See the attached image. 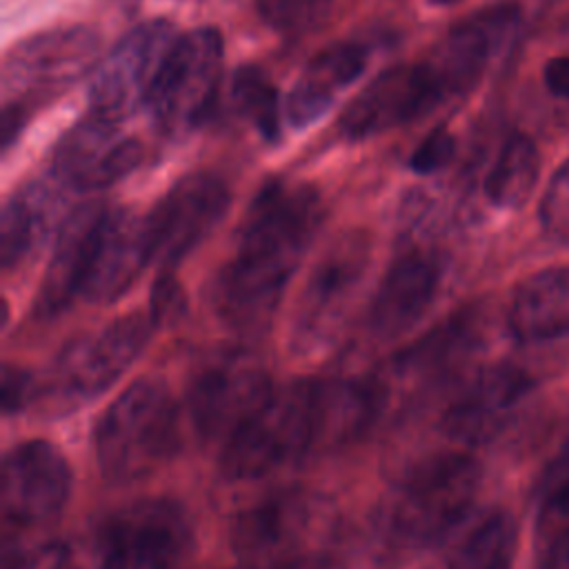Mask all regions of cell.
I'll use <instances>...</instances> for the list:
<instances>
[{
	"mask_svg": "<svg viewBox=\"0 0 569 569\" xmlns=\"http://www.w3.org/2000/svg\"><path fill=\"white\" fill-rule=\"evenodd\" d=\"M536 569H569V516L538 522Z\"/></svg>",
	"mask_w": 569,
	"mask_h": 569,
	"instance_id": "cell-34",
	"label": "cell"
},
{
	"mask_svg": "<svg viewBox=\"0 0 569 569\" xmlns=\"http://www.w3.org/2000/svg\"><path fill=\"white\" fill-rule=\"evenodd\" d=\"M536 380L527 369L498 362L480 369L442 413L445 433L476 447L498 438L533 393Z\"/></svg>",
	"mask_w": 569,
	"mask_h": 569,
	"instance_id": "cell-17",
	"label": "cell"
},
{
	"mask_svg": "<svg viewBox=\"0 0 569 569\" xmlns=\"http://www.w3.org/2000/svg\"><path fill=\"white\" fill-rule=\"evenodd\" d=\"M178 36L173 22L164 18L147 20L122 36L91 71L89 111L122 122L147 107L162 60Z\"/></svg>",
	"mask_w": 569,
	"mask_h": 569,
	"instance_id": "cell-8",
	"label": "cell"
},
{
	"mask_svg": "<svg viewBox=\"0 0 569 569\" xmlns=\"http://www.w3.org/2000/svg\"><path fill=\"white\" fill-rule=\"evenodd\" d=\"M369 264L362 233L338 238L316 262L293 318V347L302 353L325 349L338 336Z\"/></svg>",
	"mask_w": 569,
	"mask_h": 569,
	"instance_id": "cell-9",
	"label": "cell"
},
{
	"mask_svg": "<svg viewBox=\"0 0 569 569\" xmlns=\"http://www.w3.org/2000/svg\"><path fill=\"white\" fill-rule=\"evenodd\" d=\"M273 393L269 373L247 356L209 365L189 389V413L204 440L229 442Z\"/></svg>",
	"mask_w": 569,
	"mask_h": 569,
	"instance_id": "cell-14",
	"label": "cell"
},
{
	"mask_svg": "<svg viewBox=\"0 0 569 569\" xmlns=\"http://www.w3.org/2000/svg\"><path fill=\"white\" fill-rule=\"evenodd\" d=\"M440 284V262L427 251H407L387 269L369 305V329L391 340L411 329L431 307Z\"/></svg>",
	"mask_w": 569,
	"mask_h": 569,
	"instance_id": "cell-21",
	"label": "cell"
},
{
	"mask_svg": "<svg viewBox=\"0 0 569 569\" xmlns=\"http://www.w3.org/2000/svg\"><path fill=\"white\" fill-rule=\"evenodd\" d=\"M545 231L562 244H569V158L558 167L540 202Z\"/></svg>",
	"mask_w": 569,
	"mask_h": 569,
	"instance_id": "cell-31",
	"label": "cell"
},
{
	"mask_svg": "<svg viewBox=\"0 0 569 569\" xmlns=\"http://www.w3.org/2000/svg\"><path fill=\"white\" fill-rule=\"evenodd\" d=\"M102 569H184L193 553V527L184 509L164 498L138 500L100 531Z\"/></svg>",
	"mask_w": 569,
	"mask_h": 569,
	"instance_id": "cell-6",
	"label": "cell"
},
{
	"mask_svg": "<svg viewBox=\"0 0 569 569\" xmlns=\"http://www.w3.org/2000/svg\"><path fill=\"white\" fill-rule=\"evenodd\" d=\"M509 331L525 345L569 338V264L542 269L516 287Z\"/></svg>",
	"mask_w": 569,
	"mask_h": 569,
	"instance_id": "cell-23",
	"label": "cell"
},
{
	"mask_svg": "<svg viewBox=\"0 0 569 569\" xmlns=\"http://www.w3.org/2000/svg\"><path fill=\"white\" fill-rule=\"evenodd\" d=\"M224 62V42L216 27H198L176 38L167 51L147 109L169 136L202 127L213 109Z\"/></svg>",
	"mask_w": 569,
	"mask_h": 569,
	"instance_id": "cell-5",
	"label": "cell"
},
{
	"mask_svg": "<svg viewBox=\"0 0 569 569\" xmlns=\"http://www.w3.org/2000/svg\"><path fill=\"white\" fill-rule=\"evenodd\" d=\"M311 522V502L302 491L273 493L236 518L233 547L247 562L271 567L302 558L296 553Z\"/></svg>",
	"mask_w": 569,
	"mask_h": 569,
	"instance_id": "cell-20",
	"label": "cell"
},
{
	"mask_svg": "<svg viewBox=\"0 0 569 569\" xmlns=\"http://www.w3.org/2000/svg\"><path fill=\"white\" fill-rule=\"evenodd\" d=\"M33 109H29L22 102L16 100H4L2 102V116H0V147L2 151H9L16 140L20 138V133L24 131V127L29 124Z\"/></svg>",
	"mask_w": 569,
	"mask_h": 569,
	"instance_id": "cell-36",
	"label": "cell"
},
{
	"mask_svg": "<svg viewBox=\"0 0 569 569\" xmlns=\"http://www.w3.org/2000/svg\"><path fill=\"white\" fill-rule=\"evenodd\" d=\"M476 345V327L467 318H458L436 329L431 336H425L409 351L398 356L396 371L400 376L433 378L449 373L465 360Z\"/></svg>",
	"mask_w": 569,
	"mask_h": 569,
	"instance_id": "cell-27",
	"label": "cell"
},
{
	"mask_svg": "<svg viewBox=\"0 0 569 569\" xmlns=\"http://www.w3.org/2000/svg\"><path fill=\"white\" fill-rule=\"evenodd\" d=\"M229 98L238 116H242L262 140H280L284 100H280V93L264 69L256 64H240L231 76Z\"/></svg>",
	"mask_w": 569,
	"mask_h": 569,
	"instance_id": "cell-28",
	"label": "cell"
},
{
	"mask_svg": "<svg viewBox=\"0 0 569 569\" xmlns=\"http://www.w3.org/2000/svg\"><path fill=\"white\" fill-rule=\"evenodd\" d=\"M456 156V138L447 127L431 129L411 151L409 169L418 176H431L445 169Z\"/></svg>",
	"mask_w": 569,
	"mask_h": 569,
	"instance_id": "cell-32",
	"label": "cell"
},
{
	"mask_svg": "<svg viewBox=\"0 0 569 569\" xmlns=\"http://www.w3.org/2000/svg\"><path fill=\"white\" fill-rule=\"evenodd\" d=\"M229 200L227 182L213 173L180 178L144 218L151 262L162 271L176 269L218 227Z\"/></svg>",
	"mask_w": 569,
	"mask_h": 569,
	"instance_id": "cell-11",
	"label": "cell"
},
{
	"mask_svg": "<svg viewBox=\"0 0 569 569\" xmlns=\"http://www.w3.org/2000/svg\"><path fill=\"white\" fill-rule=\"evenodd\" d=\"M545 87L558 96V98H569V56H556L545 64L542 71Z\"/></svg>",
	"mask_w": 569,
	"mask_h": 569,
	"instance_id": "cell-37",
	"label": "cell"
},
{
	"mask_svg": "<svg viewBox=\"0 0 569 569\" xmlns=\"http://www.w3.org/2000/svg\"><path fill=\"white\" fill-rule=\"evenodd\" d=\"M31 400H36V380L29 371L2 365V411L4 416L22 411Z\"/></svg>",
	"mask_w": 569,
	"mask_h": 569,
	"instance_id": "cell-35",
	"label": "cell"
},
{
	"mask_svg": "<svg viewBox=\"0 0 569 569\" xmlns=\"http://www.w3.org/2000/svg\"><path fill=\"white\" fill-rule=\"evenodd\" d=\"M71 493V467L47 440H27L9 449L0 471L2 520L13 529L53 520Z\"/></svg>",
	"mask_w": 569,
	"mask_h": 569,
	"instance_id": "cell-13",
	"label": "cell"
},
{
	"mask_svg": "<svg viewBox=\"0 0 569 569\" xmlns=\"http://www.w3.org/2000/svg\"><path fill=\"white\" fill-rule=\"evenodd\" d=\"M433 4H453V2H458V0H431Z\"/></svg>",
	"mask_w": 569,
	"mask_h": 569,
	"instance_id": "cell-39",
	"label": "cell"
},
{
	"mask_svg": "<svg viewBox=\"0 0 569 569\" xmlns=\"http://www.w3.org/2000/svg\"><path fill=\"white\" fill-rule=\"evenodd\" d=\"M184 313H187V296L180 282L171 271H162L151 287V300H149V316L156 329L176 325L178 320H182Z\"/></svg>",
	"mask_w": 569,
	"mask_h": 569,
	"instance_id": "cell-33",
	"label": "cell"
},
{
	"mask_svg": "<svg viewBox=\"0 0 569 569\" xmlns=\"http://www.w3.org/2000/svg\"><path fill=\"white\" fill-rule=\"evenodd\" d=\"M322 445L320 385L298 380L273 391L258 413L224 445L222 473L256 480Z\"/></svg>",
	"mask_w": 569,
	"mask_h": 569,
	"instance_id": "cell-3",
	"label": "cell"
},
{
	"mask_svg": "<svg viewBox=\"0 0 569 569\" xmlns=\"http://www.w3.org/2000/svg\"><path fill=\"white\" fill-rule=\"evenodd\" d=\"M518 525L505 509L487 513L456 547L447 569H513Z\"/></svg>",
	"mask_w": 569,
	"mask_h": 569,
	"instance_id": "cell-26",
	"label": "cell"
},
{
	"mask_svg": "<svg viewBox=\"0 0 569 569\" xmlns=\"http://www.w3.org/2000/svg\"><path fill=\"white\" fill-rule=\"evenodd\" d=\"M262 569H320V565L313 558H296V560H287V562H278L271 567H262Z\"/></svg>",
	"mask_w": 569,
	"mask_h": 569,
	"instance_id": "cell-38",
	"label": "cell"
},
{
	"mask_svg": "<svg viewBox=\"0 0 569 569\" xmlns=\"http://www.w3.org/2000/svg\"><path fill=\"white\" fill-rule=\"evenodd\" d=\"M93 447L109 482H136L160 469L178 447V411L164 382H131L100 416Z\"/></svg>",
	"mask_w": 569,
	"mask_h": 569,
	"instance_id": "cell-2",
	"label": "cell"
},
{
	"mask_svg": "<svg viewBox=\"0 0 569 569\" xmlns=\"http://www.w3.org/2000/svg\"><path fill=\"white\" fill-rule=\"evenodd\" d=\"M447 96L425 60L380 71L340 113L338 129L347 140H367L431 113Z\"/></svg>",
	"mask_w": 569,
	"mask_h": 569,
	"instance_id": "cell-12",
	"label": "cell"
},
{
	"mask_svg": "<svg viewBox=\"0 0 569 569\" xmlns=\"http://www.w3.org/2000/svg\"><path fill=\"white\" fill-rule=\"evenodd\" d=\"M569 516V438L545 467L538 482V522Z\"/></svg>",
	"mask_w": 569,
	"mask_h": 569,
	"instance_id": "cell-30",
	"label": "cell"
},
{
	"mask_svg": "<svg viewBox=\"0 0 569 569\" xmlns=\"http://www.w3.org/2000/svg\"><path fill=\"white\" fill-rule=\"evenodd\" d=\"M264 24L280 33H296L316 27L333 0H253Z\"/></svg>",
	"mask_w": 569,
	"mask_h": 569,
	"instance_id": "cell-29",
	"label": "cell"
},
{
	"mask_svg": "<svg viewBox=\"0 0 569 569\" xmlns=\"http://www.w3.org/2000/svg\"><path fill=\"white\" fill-rule=\"evenodd\" d=\"M367 58V49L358 42H333L318 51L284 96V120L305 129L322 118L338 93L360 78Z\"/></svg>",
	"mask_w": 569,
	"mask_h": 569,
	"instance_id": "cell-22",
	"label": "cell"
},
{
	"mask_svg": "<svg viewBox=\"0 0 569 569\" xmlns=\"http://www.w3.org/2000/svg\"><path fill=\"white\" fill-rule=\"evenodd\" d=\"M100 38L84 24L33 33L18 42L2 64L4 100L29 109L47 102L98 64Z\"/></svg>",
	"mask_w": 569,
	"mask_h": 569,
	"instance_id": "cell-7",
	"label": "cell"
},
{
	"mask_svg": "<svg viewBox=\"0 0 569 569\" xmlns=\"http://www.w3.org/2000/svg\"><path fill=\"white\" fill-rule=\"evenodd\" d=\"M480 480V465L471 456H436L391 491L385 525L405 545H436L471 511Z\"/></svg>",
	"mask_w": 569,
	"mask_h": 569,
	"instance_id": "cell-4",
	"label": "cell"
},
{
	"mask_svg": "<svg viewBox=\"0 0 569 569\" xmlns=\"http://www.w3.org/2000/svg\"><path fill=\"white\" fill-rule=\"evenodd\" d=\"M325 220L322 198L302 182H269L253 198L231 260L213 282L220 320L244 336L269 329L287 282Z\"/></svg>",
	"mask_w": 569,
	"mask_h": 569,
	"instance_id": "cell-1",
	"label": "cell"
},
{
	"mask_svg": "<svg viewBox=\"0 0 569 569\" xmlns=\"http://www.w3.org/2000/svg\"><path fill=\"white\" fill-rule=\"evenodd\" d=\"M56 204V193L42 182H31L4 200L0 216V258L4 269L20 264L42 242Z\"/></svg>",
	"mask_w": 569,
	"mask_h": 569,
	"instance_id": "cell-24",
	"label": "cell"
},
{
	"mask_svg": "<svg viewBox=\"0 0 569 569\" xmlns=\"http://www.w3.org/2000/svg\"><path fill=\"white\" fill-rule=\"evenodd\" d=\"M147 264H151V258L144 236V218L109 207L93 244L82 298L96 305L116 302L131 289Z\"/></svg>",
	"mask_w": 569,
	"mask_h": 569,
	"instance_id": "cell-18",
	"label": "cell"
},
{
	"mask_svg": "<svg viewBox=\"0 0 569 569\" xmlns=\"http://www.w3.org/2000/svg\"><path fill=\"white\" fill-rule=\"evenodd\" d=\"M153 329L149 313L133 311L69 342L51 371L58 398L84 402L100 396L136 362Z\"/></svg>",
	"mask_w": 569,
	"mask_h": 569,
	"instance_id": "cell-10",
	"label": "cell"
},
{
	"mask_svg": "<svg viewBox=\"0 0 569 569\" xmlns=\"http://www.w3.org/2000/svg\"><path fill=\"white\" fill-rule=\"evenodd\" d=\"M540 178V151L525 133H511L485 178V196L498 209H520Z\"/></svg>",
	"mask_w": 569,
	"mask_h": 569,
	"instance_id": "cell-25",
	"label": "cell"
},
{
	"mask_svg": "<svg viewBox=\"0 0 569 569\" xmlns=\"http://www.w3.org/2000/svg\"><path fill=\"white\" fill-rule=\"evenodd\" d=\"M516 4H493L458 22L425 58L447 100L471 91L491 62L500 58L520 31Z\"/></svg>",
	"mask_w": 569,
	"mask_h": 569,
	"instance_id": "cell-15",
	"label": "cell"
},
{
	"mask_svg": "<svg viewBox=\"0 0 569 569\" xmlns=\"http://www.w3.org/2000/svg\"><path fill=\"white\" fill-rule=\"evenodd\" d=\"M107 209L109 204L104 202H87L62 220L51 260L36 291L33 311L38 318H56L82 296L84 276Z\"/></svg>",
	"mask_w": 569,
	"mask_h": 569,
	"instance_id": "cell-19",
	"label": "cell"
},
{
	"mask_svg": "<svg viewBox=\"0 0 569 569\" xmlns=\"http://www.w3.org/2000/svg\"><path fill=\"white\" fill-rule=\"evenodd\" d=\"M142 162V144L120 131V122L87 113L53 147L51 173L73 191H102Z\"/></svg>",
	"mask_w": 569,
	"mask_h": 569,
	"instance_id": "cell-16",
	"label": "cell"
}]
</instances>
